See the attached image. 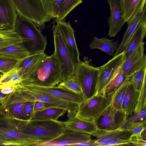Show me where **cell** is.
I'll return each mask as SVG.
<instances>
[{
  "instance_id": "ee69618b",
  "label": "cell",
  "mask_w": 146,
  "mask_h": 146,
  "mask_svg": "<svg viewBox=\"0 0 146 146\" xmlns=\"http://www.w3.org/2000/svg\"><path fill=\"white\" fill-rule=\"evenodd\" d=\"M14 110L17 112H20L22 110L23 108L20 106L17 105L14 107Z\"/></svg>"
},
{
  "instance_id": "681fc988",
  "label": "cell",
  "mask_w": 146,
  "mask_h": 146,
  "mask_svg": "<svg viewBox=\"0 0 146 146\" xmlns=\"http://www.w3.org/2000/svg\"><path fill=\"white\" fill-rule=\"evenodd\" d=\"M6 59V58H2V57H0V60H2V59Z\"/></svg>"
},
{
  "instance_id": "3957f363",
  "label": "cell",
  "mask_w": 146,
  "mask_h": 146,
  "mask_svg": "<svg viewBox=\"0 0 146 146\" xmlns=\"http://www.w3.org/2000/svg\"><path fill=\"white\" fill-rule=\"evenodd\" d=\"M25 133L36 138L41 144L60 136L66 131L63 121L31 119L25 122Z\"/></svg>"
},
{
  "instance_id": "e0dca14e",
  "label": "cell",
  "mask_w": 146,
  "mask_h": 146,
  "mask_svg": "<svg viewBox=\"0 0 146 146\" xmlns=\"http://www.w3.org/2000/svg\"><path fill=\"white\" fill-rule=\"evenodd\" d=\"M47 56L44 52H40L29 55L19 60L15 66L19 70L21 80L28 78Z\"/></svg>"
},
{
  "instance_id": "b9f144b4",
  "label": "cell",
  "mask_w": 146,
  "mask_h": 146,
  "mask_svg": "<svg viewBox=\"0 0 146 146\" xmlns=\"http://www.w3.org/2000/svg\"><path fill=\"white\" fill-rule=\"evenodd\" d=\"M133 146H146V141L143 139H138L133 145Z\"/></svg>"
},
{
  "instance_id": "277c9868",
  "label": "cell",
  "mask_w": 146,
  "mask_h": 146,
  "mask_svg": "<svg viewBox=\"0 0 146 146\" xmlns=\"http://www.w3.org/2000/svg\"><path fill=\"white\" fill-rule=\"evenodd\" d=\"M20 16L31 21L41 30L52 18L48 14L40 0H11Z\"/></svg>"
},
{
  "instance_id": "e575fe53",
  "label": "cell",
  "mask_w": 146,
  "mask_h": 146,
  "mask_svg": "<svg viewBox=\"0 0 146 146\" xmlns=\"http://www.w3.org/2000/svg\"><path fill=\"white\" fill-rule=\"evenodd\" d=\"M58 85L75 92L82 94V89L75 75L73 77L59 83Z\"/></svg>"
},
{
  "instance_id": "bcb514c9",
  "label": "cell",
  "mask_w": 146,
  "mask_h": 146,
  "mask_svg": "<svg viewBox=\"0 0 146 146\" xmlns=\"http://www.w3.org/2000/svg\"><path fill=\"white\" fill-rule=\"evenodd\" d=\"M8 134L9 136L11 137H14L16 136V133L12 131L8 132Z\"/></svg>"
},
{
  "instance_id": "f35d334b",
  "label": "cell",
  "mask_w": 146,
  "mask_h": 146,
  "mask_svg": "<svg viewBox=\"0 0 146 146\" xmlns=\"http://www.w3.org/2000/svg\"><path fill=\"white\" fill-rule=\"evenodd\" d=\"M24 104V115L27 120L32 119L35 114L33 108L35 102H25Z\"/></svg>"
},
{
  "instance_id": "d590c367",
  "label": "cell",
  "mask_w": 146,
  "mask_h": 146,
  "mask_svg": "<svg viewBox=\"0 0 146 146\" xmlns=\"http://www.w3.org/2000/svg\"><path fill=\"white\" fill-rule=\"evenodd\" d=\"M146 79V63L140 70L132 76V79L134 87L139 91L144 80Z\"/></svg>"
},
{
  "instance_id": "836d02e7",
  "label": "cell",
  "mask_w": 146,
  "mask_h": 146,
  "mask_svg": "<svg viewBox=\"0 0 146 146\" xmlns=\"http://www.w3.org/2000/svg\"><path fill=\"white\" fill-rule=\"evenodd\" d=\"M146 79L144 81L139 91L137 102L133 114L137 113L146 108Z\"/></svg>"
},
{
  "instance_id": "d6a6232c",
  "label": "cell",
  "mask_w": 146,
  "mask_h": 146,
  "mask_svg": "<svg viewBox=\"0 0 146 146\" xmlns=\"http://www.w3.org/2000/svg\"><path fill=\"white\" fill-rule=\"evenodd\" d=\"M121 67L118 69L106 88L105 92L108 94L119 87L128 77L121 70Z\"/></svg>"
},
{
  "instance_id": "1f68e13d",
  "label": "cell",
  "mask_w": 146,
  "mask_h": 146,
  "mask_svg": "<svg viewBox=\"0 0 146 146\" xmlns=\"http://www.w3.org/2000/svg\"><path fill=\"white\" fill-rule=\"evenodd\" d=\"M48 15L52 18L57 16L63 0H40Z\"/></svg>"
},
{
  "instance_id": "d4e9b609",
  "label": "cell",
  "mask_w": 146,
  "mask_h": 146,
  "mask_svg": "<svg viewBox=\"0 0 146 146\" xmlns=\"http://www.w3.org/2000/svg\"><path fill=\"white\" fill-rule=\"evenodd\" d=\"M24 42L22 38L15 29L0 30V49L17 44H21Z\"/></svg>"
},
{
  "instance_id": "f6af8a7d",
  "label": "cell",
  "mask_w": 146,
  "mask_h": 146,
  "mask_svg": "<svg viewBox=\"0 0 146 146\" xmlns=\"http://www.w3.org/2000/svg\"><path fill=\"white\" fill-rule=\"evenodd\" d=\"M141 136L143 139L146 141V128H145L141 133Z\"/></svg>"
},
{
  "instance_id": "7a4b0ae2",
  "label": "cell",
  "mask_w": 146,
  "mask_h": 146,
  "mask_svg": "<svg viewBox=\"0 0 146 146\" xmlns=\"http://www.w3.org/2000/svg\"><path fill=\"white\" fill-rule=\"evenodd\" d=\"M15 29L23 39L21 45L29 55L44 52L47 44L46 36L41 33L31 21L19 16L17 18Z\"/></svg>"
},
{
  "instance_id": "30bf717a",
  "label": "cell",
  "mask_w": 146,
  "mask_h": 146,
  "mask_svg": "<svg viewBox=\"0 0 146 146\" xmlns=\"http://www.w3.org/2000/svg\"><path fill=\"white\" fill-rule=\"evenodd\" d=\"M22 86L23 88L29 91L46 94L79 104L85 100L82 94L75 92L58 86L45 87L33 85Z\"/></svg>"
},
{
  "instance_id": "f546056e",
  "label": "cell",
  "mask_w": 146,
  "mask_h": 146,
  "mask_svg": "<svg viewBox=\"0 0 146 146\" xmlns=\"http://www.w3.org/2000/svg\"><path fill=\"white\" fill-rule=\"evenodd\" d=\"M82 2V0H63L57 16L56 18V21L64 19L71 11Z\"/></svg>"
},
{
  "instance_id": "484cf974",
  "label": "cell",
  "mask_w": 146,
  "mask_h": 146,
  "mask_svg": "<svg viewBox=\"0 0 146 146\" xmlns=\"http://www.w3.org/2000/svg\"><path fill=\"white\" fill-rule=\"evenodd\" d=\"M89 47L92 49L97 48L106 52L109 55L114 56L117 49V42H114L106 38H99L94 36Z\"/></svg>"
},
{
  "instance_id": "83f0119b",
  "label": "cell",
  "mask_w": 146,
  "mask_h": 146,
  "mask_svg": "<svg viewBox=\"0 0 146 146\" xmlns=\"http://www.w3.org/2000/svg\"><path fill=\"white\" fill-rule=\"evenodd\" d=\"M66 111V110L59 108H49L35 113L32 119L57 121L59 117L63 115Z\"/></svg>"
},
{
  "instance_id": "cb8c5ba5",
  "label": "cell",
  "mask_w": 146,
  "mask_h": 146,
  "mask_svg": "<svg viewBox=\"0 0 146 146\" xmlns=\"http://www.w3.org/2000/svg\"><path fill=\"white\" fill-rule=\"evenodd\" d=\"M29 55L21 44L9 46L0 49V57L20 60Z\"/></svg>"
},
{
  "instance_id": "f1b7e54d",
  "label": "cell",
  "mask_w": 146,
  "mask_h": 146,
  "mask_svg": "<svg viewBox=\"0 0 146 146\" xmlns=\"http://www.w3.org/2000/svg\"><path fill=\"white\" fill-rule=\"evenodd\" d=\"M145 121H146V108L136 114L128 116L119 129L121 130L127 129L135 124Z\"/></svg>"
},
{
  "instance_id": "5b68a950",
  "label": "cell",
  "mask_w": 146,
  "mask_h": 146,
  "mask_svg": "<svg viewBox=\"0 0 146 146\" xmlns=\"http://www.w3.org/2000/svg\"><path fill=\"white\" fill-rule=\"evenodd\" d=\"M110 105L108 94L94 95L79 105L75 117L91 121L96 124Z\"/></svg>"
},
{
  "instance_id": "7402d4cb",
  "label": "cell",
  "mask_w": 146,
  "mask_h": 146,
  "mask_svg": "<svg viewBox=\"0 0 146 146\" xmlns=\"http://www.w3.org/2000/svg\"><path fill=\"white\" fill-rule=\"evenodd\" d=\"M131 77L128 76L119 87L108 94L111 107L117 110L122 111L123 101Z\"/></svg>"
},
{
  "instance_id": "ffe728a7",
  "label": "cell",
  "mask_w": 146,
  "mask_h": 146,
  "mask_svg": "<svg viewBox=\"0 0 146 146\" xmlns=\"http://www.w3.org/2000/svg\"><path fill=\"white\" fill-rule=\"evenodd\" d=\"M139 92L135 89L131 77L127 86L122 105V111L127 115L130 116L133 114Z\"/></svg>"
},
{
  "instance_id": "c3c4849f",
  "label": "cell",
  "mask_w": 146,
  "mask_h": 146,
  "mask_svg": "<svg viewBox=\"0 0 146 146\" xmlns=\"http://www.w3.org/2000/svg\"><path fill=\"white\" fill-rule=\"evenodd\" d=\"M3 96V95L2 94V93H1V92L0 90V99L2 98Z\"/></svg>"
},
{
  "instance_id": "d6986e66",
  "label": "cell",
  "mask_w": 146,
  "mask_h": 146,
  "mask_svg": "<svg viewBox=\"0 0 146 146\" xmlns=\"http://www.w3.org/2000/svg\"><path fill=\"white\" fill-rule=\"evenodd\" d=\"M146 6L131 21L127 23V27L123 39L117 48L114 56L124 52L129 44L134 32L139 23L146 17Z\"/></svg>"
},
{
  "instance_id": "8d00e7d4",
  "label": "cell",
  "mask_w": 146,
  "mask_h": 146,
  "mask_svg": "<svg viewBox=\"0 0 146 146\" xmlns=\"http://www.w3.org/2000/svg\"><path fill=\"white\" fill-rule=\"evenodd\" d=\"M4 74L9 79L11 84L20 83L21 80L19 70L15 66Z\"/></svg>"
},
{
  "instance_id": "ac0fdd59",
  "label": "cell",
  "mask_w": 146,
  "mask_h": 146,
  "mask_svg": "<svg viewBox=\"0 0 146 146\" xmlns=\"http://www.w3.org/2000/svg\"><path fill=\"white\" fill-rule=\"evenodd\" d=\"M66 130L91 134L98 127L95 123L90 121L80 119L74 116L63 121Z\"/></svg>"
},
{
  "instance_id": "7bdbcfd3",
  "label": "cell",
  "mask_w": 146,
  "mask_h": 146,
  "mask_svg": "<svg viewBox=\"0 0 146 146\" xmlns=\"http://www.w3.org/2000/svg\"><path fill=\"white\" fill-rule=\"evenodd\" d=\"M13 90L12 87L9 86L2 89L1 92L3 93L8 94L12 92Z\"/></svg>"
},
{
  "instance_id": "ab89813d",
  "label": "cell",
  "mask_w": 146,
  "mask_h": 146,
  "mask_svg": "<svg viewBox=\"0 0 146 146\" xmlns=\"http://www.w3.org/2000/svg\"><path fill=\"white\" fill-rule=\"evenodd\" d=\"M52 108L48 105L42 102L39 101L35 102L34 112L35 113L44 110Z\"/></svg>"
},
{
  "instance_id": "7dc6e473",
  "label": "cell",
  "mask_w": 146,
  "mask_h": 146,
  "mask_svg": "<svg viewBox=\"0 0 146 146\" xmlns=\"http://www.w3.org/2000/svg\"><path fill=\"white\" fill-rule=\"evenodd\" d=\"M5 73L0 71V77H1Z\"/></svg>"
},
{
  "instance_id": "4dcf8cb0",
  "label": "cell",
  "mask_w": 146,
  "mask_h": 146,
  "mask_svg": "<svg viewBox=\"0 0 146 146\" xmlns=\"http://www.w3.org/2000/svg\"><path fill=\"white\" fill-rule=\"evenodd\" d=\"M132 132L128 129L123 130L118 135L109 141L106 145H129L132 144Z\"/></svg>"
},
{
  "instance_id": "52a82bcc",
  "label": "cell",
  "mask_w": 146,
  "mask_h": 146,
  "mask_svg": "<svg viewBox=\"0 0 146 146\" xmlns=\"http://www.w3.org/2000/svg\"><path fill=\"white\" fill-rule=\"evenodd\" d=\"M53 30L54 46L53 54L58 61L61 76L64 81L74 76L75 68L56 25H53Z\"/></svg>"
},
{
  "instance_id": "5bb4252c",
  "label": "cell",
  "mask_w": 146,
  "mask_h": 146,
  "mask_svg": "<svg viewBox=\"0 0 146 146\" xmlns=\"http://www.w3.org/2000/svg\"><path fill=\"white\" fill-rule=\"evenodd\" d=\"M110 9L108 20L109 31L108 35L114 37L118 33L125 22L123 17V0H108Z\"/></svg>"
},
{
  "instance_id": "603a6c76",
  "label": "cell",
  "mask_w": 146,
  "mask_h": 146,
  "mask_svg": "<svg viewBox=\"0 0 146 146\" xmlns=\"http://www.w3.org/2000/svg\"><path fill=\"white\" fill-rule=\"evenodd\" d=\"M146 35V17L139 23L125 51V60L131 54L141 42Z\"/></svg>"
},
{
  "instance_id": "4316f807",
  "label": "cell",
  "mask_w": 146,
  "mask_h": 146,
  "mask_svg": "<svg viewBox=\"0 0 146 146\" xmlns=\"http://www.w3.org/2000/svg\"><path fill=\"white\" fill-rule=\"evenodd\" d=\"M123 130L118 129L110 130L98 128L92 135L96 137L95 140L96 146H105L110 140L119 134Z\"/></svg>"
},
{
  "instance_id": "74e56055",
  "label": "cell",
  "mask_w": 146,
  "mask_h": 146,
  "mask_svg": "<svg viewBox=\"0 0 146 146\" xmlns=\"http://www.w3.org/2000/svg\"><path fill=\"white\" fill-rule=\"evenodd\" d=\"M19 60L4 59L0 60V71L5 73L14 67Z\"/></svg>"
},
{
  "instance_id": "9c48e42d",
  "label": "cell",
  "mask_w": 146,
  "mask_h": 146,
  "mask_svg": "<svg viewBox=\"0 0 146 146\" xmlns=\"http://www.w3.org/2000/svg\"><path fill=\"white\" fill-rule=\"evenodd\" d=\"M24 90L25 102L39 101L44 103L51 108H58L66 110L69 118L75 116L79 104L64 101L46 94Z\"/></svg>"
},
{
  "instance_id": "7c38bea8",
  "label": "cell",
  "mask_w": 146,
  "mask_h": 146,
  "mask_svg": "<svg viewBox=\"0 0 146 146\" xmlns=\"http://www.w3.org/2000/svg\"><path fill=\"white\" fill-rule=\"evenodd\" d=\"M128 115L121 110H117L110 105L98 119L96 125L98 128L112 130L119 129Z\"/></svg>"
},
{
  "instance_id": "f907efd6",
  "label": "cell",
  "mask_w": 146,
  "mask_h": 146,
  "mask_svg": "<svg viewBox=\"0 0 146 146\" xmlns=\"http://www.w3.org/2000/svg\"></svg>"
},
{
  "instance_id": "2e32d148",
  "label": "cell",
  "mask_w": 146,
  "mask_h": 146,
  "mask_svg": "<svg viewBox=\"0 0 146 146\" xmlns=\"http://www.w3.org/2000/svg\"><path fill=\"white\" fill-rule=\"evenodd\" d=\"M18 15L11 0H0V30L14 29Z\"/></svg>"
},
{
  "instance_id": "8fae6325",
  "label": "cell",
  "mask_w": 146,
  "mask_h": 146,
  "mask_svg": "<svg viewBox=\"0 0 146 146\" xmlns=\"http://www.w3.org/2000/svg\"><path fill=\"white\" fill-rule=\"evenodd\" d=\"M64 19L56 21V25L75 68L80 61L79 58V52L75 38L74 31L70 21L66 23Z\"/></svg>"
},
{
  "instance_id": "60d3db41",
  "label": "cell",
  "mask_w": 146,
  "mask_h": 146,
  "mask_svg": "<svg viewBox=\"0 0 146 146\" xmlns=\"http://www.w3.org/2000/svg\"><path fill=\"white\" fill-rule=\"evenodd\" d=\"M74 146H96L95 140H91L86 142L75 144Z\"/></svg>"
},
{
  "instance_id": "8992f818",
  "label": "cell",
  "mask_w": 146,
  "mask_h": 146,
  "mask_svg": "<svg viewBox=\"0 0 146 146\" xmlns=\"http://www.w3.org/2000/svg\"><path fill=\"white\" fill-rule=\"evenodd\" d=\"M84 61H80L75 68L76 76L82 91V94L87 99L93 96L96 89L99 70L90 65L86 57Z\"/></svg>"
},
{
  "instance_id": "4fadbf2b",
  "label": "cell",
  "mask_w": 146,
  "mask_h": 146,
  "mask_svg": "<svg viewBox=\"0 0 146 146\" xmlns=\"http://www.w3.org/2000/svg\"><path fill=\"white\" fill-rule=\"evenodd\" d=\"M144 44L143 41L141 42L124 60L121 69L127 76H132L146 63Z\"/></svg>"
},
{
  "instance_id": "ba28073f",
  "label": "cell",
  "mask_w": 146,
  "mask_h": 146,
  "mask_svg": "<svg viewBox=\"0 0 146 146\" xmlns=\"http://www.w3.org/2000/svg\"><path fill=\"white\" fill-rule=\"evenodd\" d=\"M125 51L99 67L97 83L93 95H105L106 88L112 79L118 69L121 67L125 60Z\"/></svg>"
},
{
  "instance_id": "9a60e30c",
  "label": "cell",
  "mask_w": 146,
  "mask_h": 146,
  "mask_svg": "<svg viewBox=\"0 0 146 146\" xmlns=\"http://www.w3.org/2000/svg\"><path fill=\"white\" fill-rule=\"evenodd\" d=\"M92 136L90 134L66 130L58 137L42 144L39 146H74L77 143L91 140Z\"/></svg>"
},
{
  "instance_id": "44dd1931",
  "label": "cell",
  "mask_w": 146,
  "mask_h": 146,
  "mask_svg": "<svg viewBox=\"0 0 146 146\" xmlns=\"http://www.w3.org/2000/svg\"><path fill=\"white\" fill-rule=\"evenodd\" d=\"M146 0H123V17L127 23L131 21L145 6Z\"/></svg>"
},
{
  "instance_id": "6da1fadb",
  "label": "cell",
  "mask_w": 146,
  "mask_h": 146,
  "mask_svg": "<svg viewBox=\"0 0 146 146\" xmlns=\"http://www.w3.org/2000/svg\"><path fill=\"white\" fill-rule=\"evenodd\" d=\"M63 81L58 61L53 54L42 59L32 73L20 83L22 85L50 87L55 86Z\"/></svg>"
}]
</instances>
